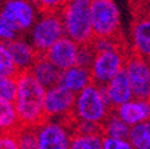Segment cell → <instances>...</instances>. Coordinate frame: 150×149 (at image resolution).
<instances>
[{
    "label": "cell",
    "instance_id": "obj_15",
    "mask_svg": "<svg viewBox=\"0 0 150 149\" xmlns=\"http://www.w3.org/2000/svg\"><path fill=\"white\" fill-rule=\"evenodd\" d=\"M91 82H93V78H91L90 68L83 67L81 65H74L64 70H60L59 79H58V83L74 94L79 93Z\"/></svg>",
    "mask_w": 150,
    "mask_h": 149
},
{
    "label": "cell",
    "instance_id": "obj_23",
    "mask_svg": "<svg viewBox=\"0 0 150 149\" xmlns=\"http://www.w3.org/2000/svg\"><path fill=\"white\" fill-rule=\"evenodd\" d=\"M19 148L22 149H38L36 133L34 126H20L16 130Z\"/></svg>",
    "mask_w": 150,
    "mask_h": 149
},
{
    "label": "cell",
    "instance_id": "obj_6",
    "mask_svg": "<svg viewBox=\"0 0 150 149\" xmlns=\"http://www.w3.org/2000/svg\"><path fill=\"white\" fill-rule=\"evenodd\" d=\"M88 8L94 36H121V14L114 0H91Z\"/></svg>",
    "mask_w": 150,
    "mask_h": 149
},
{
    "label": "cell",
    "instance_id": "obj_1",
    "mask_svg": "<svg viewBox=\"0 0 150 149\" xmlns=\"http://www.w3.org/2000/svg\"><path fill=\"white\" fill-rule=\"evenodd\" d=\"M44 91L46 89L32 77L30 71L18 73L13 105L22 126H36L44 120Z\"/></svg>",
    "mask_w": 150,
    "mask_h": 149
},
{
    "label": "cell",
    "instance_id": "obj_21",
    "mask_svg": "<svg viewBox=\"0 0 150 149\" xmlns=\"http://www.w3.org/2000/svg\"><path fill=\"white\" fill-rule=\"evenodd\" d=\"M103 134L97 133H72L70 148L71 149H102Z\"/></svg>",
    "mask_w": 150,
    "mask_h": 149
},
{
    "label": "cell",
    "instance_id": "obj_29",
    "mask_svg": "<svg viewBox=\"0 0 150 149\" xmlns=\"http://www.w3.org/2000/svg\"><path fill=\"white\" fill-rule=\"evenodd\" d=\"M34 3L40 11H59L66 0H34Z\"/></svg>",
    "mask_w": 150,
    "mask_h": 149
},
{
    "label": "cell",
    "instance_id": "obj_24",
    "mask_svg": "<svg viewBox=\"0 0 150 149\" xmlns=\"http://www.w3.org/2000/svg\"><path fill=\"white\" fill-rule=\"evenodd\" d=\"M16 93V77L0 74V99L12 101Z\"/></svg>",
    "mask_w": 150,
    "mask_h": 149
},
{
    "label": "cell",
    "instance_id": "obj_3",
    "mask_svg": "<svg viewBox=\"0 0 150 149\" xmlns=\"http://www.w3.org/2000/svg\"><path fill=\"white\" fill-rule=\"evenodd\" d=\"M64 36L78 44H87L93 41L94 32L91 26L90 8L87 3L66 1L59 9Z\"/></svg>",
    "mask_w": 150,
    "mask_h": 149
},
{
    "label": "cell",
    "instance_id": "obj_20",
    "mask_svg": "<svg viewBox=\"0 0 150 149\" xmlns=\"http://www.w3.org/2000/svg\"><path fill=\"white\" fill-rule=\"evenodd\" d=\"M129 129H130V126L126 122L122 121L112 110L106 117V120L103 121V124L100 125L102 134L110 137H125V138H127Z\"/></svg>",
    "mask_w": 150,
    "mask_h": 149
},
{
    "label": "cell",
    "instance_id": "obj_8",
    "mask_svg": "<svg viewBox=\"0 0 150 149\" xmlns=\"http://www.w3.org/2000/svg\"><path fill=\"white\" fill-rule=\"evenodd\" d=\"M38 149H67L72 136L71 122L44 118L36 125Z\"/></svg>",
    "mask_w": 150,
    "mask_h": 149
},
{
    "label": "cell",
    "instance_id": "obj_31",
    "mask_svg": "<svg viewBox=\"0 0 150 149\" xmlns=\"http://www.w3.org/2000/svg\"><path fill=\"white\" fill-rule=\"evenodd\" d=\"M66 1H71V3H90L91 0H66Z\"/></svg>",
    "mask_w": 150,
    "mask_h": 149
},
{
    "label": "cell",
    "instance_id": "obj_22",
    "mask_svg": "<svg viewBox=\"0 0 150 149\" xmlns=\"http://www.w3.org/2000/svg\"><path fill=\"white\" fill-rule=\"evenodd\" d=\"M19 73L15 62H13L8 46L4 42H0V74L16 77Z\"/></svg>",
    "mask_w": 150,
    "mask_h": 149
},
{
    "label": "cell",
    "instance_id": "obj_27",
    "mask_svg": "<svg viewBox=\"0 0 150 149\" xmlns=\"http://www.w3.org/2000/svg\"><path fill=\"white\" fill-rule=\"evenodd\" d=\"M102 148L103 149H133L127 138H125V137H110V136H103Z\"/></svg>",
    "mask_w": 150,
    "mask_h": 149
},
{
    "label": "cell",
    "instance_id": "obj_7",
    "mask_svg": "<svg viewBox=\"0 0 150 149\" xmlns=\"http://www.w3.org/2000/svg\"><path fill=\"white\" fill-rule=\"evenodd\" d=\"M39 14L40 9L34 0H4L0 4V20L18 34L28 32Z\"/></svg>",
    "mask_w": 150,
    "mask_h": 149
},
{
    "label": "cell",
    "instance_id": "obj_10",
    "mask_svg": "<svg viewBox=\"0 0 150 149\" xmlns=\"http://www.w3.org/2000/svg\"><path fill=\"white\" fill-rule=\"evenodd\" d=\"M123 71L135 98L150 99V61L130 53Z\"/></svg>",
    "mask_w": 150,
    "mask_h": 149
},
{
    "label": "cell",
    "instance_id": "obj_28",
    "mask_svg": "<svg viewBox=\"0 0 150 149\" xmlns=\"http://www.w3.org/2000/svg\"><path fill=\"white\" fill-rule=\"evenodd\" d=\"M16 132H0V149H18Z\"/></svg>",
    "mask_w": 150,
    "mask_h": 149
},
{
    "label": "cell",
    "instance_id": "obj_9",
    "mask_svg": "<svg viewBox=\"0 0 150 149\" xmlns=\"http://www.w3.org/2000/svg\"><path fill=\"white\" fill-rule=\"evenodd\" d=\"M74 98L75 94L59 83L47 87L43 98L44 118L71 122Z\"/></svg>",
    "mask_w": 150,
    "mask_h": 149
},
{
    "label": "cell",
    "instance_id": "obj_5",
    "mask_svg": "<svg viewBox=\"0 0 150 149\" xmlns=\"http://www.w3.org/2000/svg\"><path fill=\"white\" fill-rule=\"evenodd\" d=\"M130 50L125 43L114 48L95 53L90 66V73L94 83L103 86L105 83L121 73L125 67Z\"/></svg>",
    "mask_w": 150,
    "mask_h": 149
},
{
    "label": "cell",
    "instance_id": "obj_13",
    "mask_svg": "<svg viewBox=\"0 0 150 149\" xmlns=\"http://www.w3.org/2000/svg\"><path fill=\"white\" fill-rule=\"evenodd\" d=\"M112 112L129 126H133L150 120V99L133 97L131 99L114 108Z\"/></svg>",
    "mask_w": 150,
    "mask_h": 149
},
{
    "label": "cell",
    "instance_id": "obj_30",
    "mask_svg": "<svg viewBox=\"0 0 150 149\" xmlns=\"http://www.w3.org/2000/svg\"><path fill=\"white\" fill-rule=\"evenodd\" d=\"M18 35H19L18 32L13 31V30L9 27L8 24H6L3 20H0V42L7 43V42L15 39Z\"/></svg>",
    "mask_w": 150,
    "mask_h": 149
},
{
    "label": "cell",
    "instance_id": "obj_17",
    "mask_svg": "<svg viewBox=\"0 0 150 149\" xmlns=\"http://www.w3.org/2000/svg\"><path fill=\"white\" fill-rule=\"evenodd\" d=\"M28 71L31 73L32 77H34L44 89H47V87H51L58 83L60 70L42 54V55H38L34 65L30 67Z\"/></svg>",
    "mask_w": 150,
    "mask_h": 149
},
{
    "label": "cell",
    "instance_id": "obj_12",
    "mask_svg": "<svg viewBox=\"0 0 150 149\" xmlns=\"http://www.w3.org/2000/svg\"><path fill=\"white\" fill-rule=\"evenodd\" d=\"M130 53L150 61V12L139 15L131 27Z\"/></svg>",
    "mask_w": 150,
    "mask_h": 149
},
{
    "label": "cell",
    "instance_id": "obj_11",
    "mask_svg": "<svg viewBox=\"0 0 150 149\" xmlns=\"http://www.w3.org/2000/svg\"><path fill=\"white\" fill-rule=\"evenodd\" d=\"M79 44L67 36H62L43 54L50 62H52L59 70L76 65Z\"/></svg>",
    "mask_w": 150,
    "mask_h": 149
},
{
    "label": "cell",
    "instance_id": "obj_33",
    "mask_svg": "<svg viewBox=\"0 0 150 149\" xmlns=\"http://www.w3.org/2000/svg\"><path fill=\"white\" fill-rule=\"evenodd\" d=\"M3 1H4V0H0V4H1V3H3Z\"/></svg>",
    "mask_w": 150,
    "mask_h": 149
},
{
    "label": "cell",
    "instance_id": "obj_2",
    "mask_svg": "<svg viewBox=\"0 0 150 149\" xmlns=\"http://www.w3.org/2000/svg\"><path fill=\"white\" fill-rule=\"evenodd\" d=\"M112 109L107 102L102 86L91 82L90 85L75 94L72 120L102 125Z\"/></svg>",
    "mask_w": 150,
    "mask_h": 149
},
{
    "label": "cell",
    "instance_id": "obj_32",
    "mask_svg": "<svg viewBox=\"0 0 150 149\" xmlns=\"http://www.w3.org/2000/svg\"><path fill=\"white\" fill-rule=\"evenodd\" d=\"M137 1H142L144 3V1H147V0H137Z\"/></svg>",
    "mask_w": 150,
    "mask_h": 149
},
{
    "label": "cell",
    "instance_id": "obj_26",
    "mask_svg": "<svg viewBox=\"0 0 150 149\" xmlns=\"http://www.w3.org/2000/svg\"><path fill=\"white\" fill-rule=\"evenodd\" d=\"M95 55V51L93 50V47L90 46V43L87 44H79L78 48V56H76V65H81L83 67L90 68L91 62Z\"/></svg>",
    "mask_w": 150,
    "mask_h": 149
},
{
    "label": "cell",
    "instance_id": "obj_14",
    "mask_svg": "<svg viewBox=\"0 0 150 149\" xmlns=\"http://www.w3.org/2000/svg\"><path fill=\"white\" fill-rule=\"evenodd\" d=\"M102 89L111 109L117 108L118 105L126 102V101H129V99L134 97L130 82H129L123 70L121 73H118L115 77H112L107 83L103 85Z\"/></svg>",
    "mask_w": 150,
    "mask_h": 149
},
{
    "label": "cell",
    "instance_id": "obj_19",
    "mask_svg": "<svg viewBox=\"0 0 150 149\" xmlns=\"http://www.w3.org/2000/svg\"><path fill=\"white\" fill-rule=\"evenodd\" d=\"M127 140L133 149H150V120L130 126Z\"/></svg>",
    "mask_w": 150,
    "mask_h": 149
},
{
    "label": "cell",
    "instance_id": "obj_25",
    "mask_svg": "<svg viewBox=\"0 0 150 149\" xmlns=\"http://www.w3.org/2000/svg\"><path fill=\"white\" fill-rule=\"evenodd\" d=\"M123 44L121 36L118 38H111V36H94L93 41L90 42V46L93 47V50L95 53L99 51H105V50H110L114 48L117 46Z\"/></svg>",
    "mask_w": 150,
    "mask_h": 149
},
{
    "label": "cell",
    "instance_id": "obj_4",
    "mask_svg": "<svg viewBox=\"0 0 150 149\" xmlns=\"http://www.w3.org/2000/svg\"><path fill=\"white\" fill-rule=\"evenodd\" d=\"M64 36L59 11H40L28 30V42L39 55L44 54L58 39Z\"/></svg>",
    "mask_w": 150,
    "mask_h": 149
},
{
    "label": "cell",
    "instance_id": "obj_18",
    "mask_svg": "<svg viewBox=\"0 0 150 149\" xmlns=\"http://www.w3.org/2000/svg\"><path fill=\"white\" fill-rule=\"evenodd\" d=\"M20 126L13 102L0 99V132H16Z\"/></svg>",
    "mask_w": 150,
    "mask_h": 149
},
{
    "label": "cell",
    "instance_id": "obj_16",
    "mask_svg": "<svg viewBox=\"0 0 150 149\" xmlns=\"http://www.w3.org/2000/svg\"><path fill=\"white\" fill-rule=\"evenodd\" d=\"M7 46H8L11 56H12L19 73L28 71L30 67L34 65L35 59L39 55L36 53V50L32 47V44L28 42V39H23V38L16 36L15 39L7 42Z\"/></svg>",
    "mask_w": 150,
    "mask_h": 149
}]
</instances>
